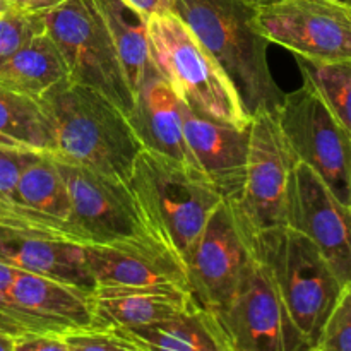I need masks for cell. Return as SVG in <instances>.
<instances>
[{
	"label": "cell",
	"instance_id": "484cf974",
	"mask_svg": "<svg viewBox=\"0 0 351 351\" xmlns=\"http://www.w3.org/2000/svg\"><path fill=\"white\" fill-rule=\"evenodd\" d=\"M315 346L322 351H351V283L345 285Z\"/></svg>",
	"mask_w": 351,
	"mask_h": 351
},
{
	"label": "cell",
	"instance_id": "ffe728a7",
	"mask_svg": "<svg viewBox=\"0 0 351 351\" xmlns=\"http://www.w3.org/2000/svg\"><path fill=\"white\" fill-rule=\"evenodd\" d=\"M117 331L143 351H235L218 317L199 304L167 321Z\"/></svg>",
	"mask_w": 351,
	"mask_h": 351
},
{
	"label": "cell",
	"instance_id": "d4e9b609",
	"mask_svg": "<svg viewBox=\"0 0 351 351\" xmlns=\"http://www.w3.org/2000/svg\"><path fill=\"white\" fill-rule=\"evenodd\" d=\"M43 31V14H31L17 9L0 14V64Z\"/></svg>",
	"mask_w": 351,
	"mask_h": 351
},
{
	"label": "cell",
	"instance_id": "30bf717a",
	"mask_svg": "<svg viewBox=\"0 0 351 351\" xmlns=\"http://www.w3.org/2000/svg\"><path fill=\"white\" fill-rule=\"evenodd\" d=\"M215 315L221 322L235 351H307L312 348L288 314L271 273L256 256L233 297Z\"/></svg>",
	"mask_w": 351,
	"mask_h": 351
},
{
	"label": "cell",
	"instance_id": "d590c367",
	"mask_svg": "<svg viewBox=\"0 0 351 351\" xmlns=\"http://www.w3.org/2000/svg\"><path fill=\"white\" fill-rule=\"evenodd\" d=\"M9 9H12V7H10V3L7 2V0H0V14L7 12Z\"/></svg>",
	"mask_w": 351,
	"mask_h": 351
},
{
	"label": "cell",
	"instance_id": "836d02e7",
	"mask_svg": "<svg viewBox=\"0 0 351 351\" xmlns=\"http://www.w3.org/2000/svg\"><path fill=\"white\" fill-rule=\"evenodd\" d=\"M0 351H14V339L0 335Z\"/></svg>",
	"mask_w": 351,
	"mask_h": 351
},
{
	"label": "cell",
	"instance_id": "6da1fadb",
	"mask_svg": "<svg viewBox=\"0 0 351 351\" xmlns=\"http://www.w3.org/2000/svg\"><path fill=\"white\" fill-rule=\"evenodd\" d=\"M173 14L225 71L250 119L276 115L285 93L271 72V43L257 26V7L247 0H173Z\"/></svg>",
	"mask_w": 351,
	"mask_h": 351
},
{
	"label": "cell",
	"instance_id": "603a6c76",
	"mask_svg": "<svg viewBox=\"0 0 351 351\" xmlns=\"http://www.w3.org/2000/svg\"><path fill=\"white\" fill-rule=\"evenodd\" d=\"M0 134L29 149L51 153L53 132L40 101L0 86Z\"/></svg>",
	"mask_w": 351,
	"mask_h": 351
},
{
	"label": "cell",
	"instance_id": "4316f807",
	"mask_svg": "<svg viewBox=\"0 0 351 351\" xmlns=\"http://www.w3.org/2000/svg\"><path fill=\"white\" fill-rule=\"evenodd\" d=\"M69 351H143L117 329L89 328L65 335Z\"/></svg>",
	"mask_w": 351,
	"mask_h": 351
},
{
	"label": "cell",
	"instance_id": "7402d4cb",
	"mask_svg": "<svg viewBox=\"0 0 351 351\" xmlns=\"http://www.w3.org/2000/svg\"><path fill=\"white\" fill-rule=\"evenodd\" d=\"M96 3L112 34L127 82L136 96L147 77L158 72L151 58L147 17L123 0H96Z\"/></svg>",
	"mask_w": 351,
	"mask_h": 351
},
{
	"label": "cell",
	"instance_id": "f546056e",
	"mask_svg": "<svg viewBox=\"0 0 351 351\" xmlns=\"http://www.w3.org/2000/svg\"><path fill=\"white\" fill-rule=\"evenodd\" d=\"M14 351H69V345L60 335H27L14 339Z\"/></svg>",
	"mask_w": 351,
	"mask_h": 351
},
{
	"label": "cell",
	"instance_id": "4fadbf2b",
	"mask_svg": "<svg viewBox=\"0 0 351 351\" xmlns=\"http://www.w3.org/2000/svg\"><path fill=\"white\" fill-rule=\"evenodd\" d=\"M288 226L312 240L343 285L351 283V208L298 161L290 182Z\"/></svg>",
	"mask_w": 351,
	"mask_h": 351
},
{
	"label": "cell",
	"instance_id": "4dcf8cb0",
	"mask_svg": "<svg viewBox=\"0 0 351 351\" xmlns=\"http://www.w3.org/2000/svg\"><path fill=\"white\" fill-rule=\"evenodd\" d=\"M123 2L146 17L173 12V0H123Z\"/></svg>",
	"mask_w": 351,
	"mask_h": 351
},
{
	"label": "cell",
	"instance_id": "f1b7e54d",
	"mask_svg": "<svg viewBox=\"0 0 351 351\" xmlns=\"http://www.w3.org/2000/svg\"><path fill=\"white\" fill-rule=\"evenodd\" d=\"M16 267L0 264V335L9 336L12 339L23 336L16 314H14L12 297H10V288H12L14 278H16Z\"/></svg>",
	"mask_w": 351,
	"mask_h": 351
},
{
	"label": "cell",
	"instance_id": "83f0119b",
	"mask_svg": "<svg viewBox=\"0 0 351 351\" xmlns=\"http://www.w3.org/2000/svg\"><path fill=\"white\" fill-rule=\"evenodd\" d=\"M40 154L41 151L29 147L0 146V208L9 204L21 173Z\"/></svg>",
	"mask_w": 351,
	"mask_h": 351
},
{
	"label": "cell",
	"instance_id": "e575fe53",
	"mask_svg": "<svg viewBox=\"0 0 351 351\" xmlns=\"http://www.w3.org/2000/svg\"><path fill=\"white\" fill-rule=\"evenodd\" d=\"M0 146H7V147H26L23 146V144L16 143L14 139H10V137L3 136V134H0Z\"/></svg>",
	"mask_w": 351,
	"mask_h": 351
},
{
	"label": "cell",
	"instance_id": "7a4b0ae2",
	"mask_svg": "<svg viewBox=\"0 0 351 351\" xmlns=\"http://www.w3.org/2000/svg\"><path fill=\"white\" fill-rule=\"evenodd\" d=\"M38 101L50 117L51 156L129 182L144 146L129 117L112 99L65 79Z\"/></svg>",
	"mask_w": 351,
	"mask_h": 351
},
{
	"label": "cell",
	"instance_id": "d6a6232c",
	"mask_svg": "<svg viewBox=\"0 0 351 351\" xmlns=\"http://www.w3.org/2000/svg\"><path fill=\"white\" fill-rule=\"evenodd\" d=\"M247 2H250L254 7H257V9H261V7L274 5V3L285 2V0H247ZM336 2H341V3H345V5L351 7V0H336Z\"/></svg>",
	"mask_w": 351,
	"mask_h": 351
},
{
	"label": "cell",
	"instance_id": "5bb4252c",
	"mask_svg": "<svg viewBox=\"0 0 351 351\" xmlns=\"http://www.w3.org/2000/svg\"><path fill=\"white\" fill-rule=\"evenodd\" d=\"M84 252L95 278V291L171 288L191 293L184 261L156 237L112 245H89L84 247Z\"/></svg>",
	"mask_w": 351,
	"mask_h": 351
},
{
	"label": "cell",
	"instance_id": "1f68e13d",
	"mask_svg": "<svg viewBox=\"0 0 351 351\" xmlns=\"http://www.w3.org/2000/svg\"><path fill=\"white\" fill-rule=\"evenodd\" d=\"M10 3L12 9L24 10V12L31 14H45L48 10L55 9L57 5H60L64 0H7Z\"/></svg>",
	"mask_w": 351,
	"mask_h": 351
},
{
	"label": "cell",
	"instance_id": "8fae6325",
	"mask_svg": "<svg viewBox=\"0 0 351 351\" xmlns=\"http://www.w3.org/2000/svg\"><path fill=\"white\" fill-rule=\"evenodd\" d=\"M269 43L311 60L351 58V7L336 0H285L257 9Z\"/></svg>",
	"mask_w": 351,
	"mask_h": 351
},
{
	"label": "cell",
	"instance_id": "2e32d148",
	"mask_svg": "<svg viewBox=\"0 0 351 351\" xmlns=\"http://www.w3.org/2000/svg\"><path fill=\"white\" fill-rule=\"evenodd\" d=\"M184 136L199 170L215 184L221 197L235 202L245 185L250 123L243 129L209 119L180 101Z\"/></svg>",
	"mask_w": 351,
	"mask_h": 351
},
{
	"label": "cell",
	"instance_id": "7c38bea8",
	"mask_svg": "<svg viewBox=\"0 0 351 351\" xmlns=\"http://www.w3.org/2000/svg\"><path fill=\"white\" fill-rule=\"evenodd\" d=\"M252 261L250 239L230 202L223 199L185 261L194 300L206 311L218 314L233 297Z\"/></svg>",
	"mask_w": 351,
	"mask_h": 351
},
{
	"label": "cell",
	"instance_id": "d6986e66",
	"mask_svg": "<svg viewBox=\"0 0 351 351\" xmlns=\"http://www.w3.org/2000/svg\"><path fill=\"white\" fill-rule=\"evenodd\" d=\"M93 317L99 329H136L175 317L197 302L189 291L171 288L96 290Z\"/></svg>",
	"mask_w": 351,
	"mask_h": 351
},
{
	"label": "cell",
	"instance_id": "277c9868",
	"mask_svg": "<svg viewBox=\"0 0 351 351\" xmlns=\"http://www.w3.org/2000/svg\"><path fill=\"white\" fill-rule=\"evenodd\" d=\"M250 243L256 259L273 276L295 326L315 346L345 285L312 240L291 226L259 233Z\"/></svg>",
	"mask_w": 351,
	"mask_h": 351
},
{
	"label": "cell",
	"instance_id": "8d00e7d4",
	"mask_svg": "<svg viewBox=\"0 0 351 351\" xmlns=\"http://www.w3.org/2000/svg\"><path fill=\"white\" fill-rule=\"evenodd\" d=\"M307 351H322V350L319 348V346H312V348H308Z\"/></svg>",
	"mask_w": 351,
	"mask_h": 351
},
{
	"label": "cell",
	"instance_id": "8992f818",
	"mask_svg": "<svg viewBox=\"0 0 351 351\" xmlns=\"http://www.w3.org/2000/svg\"><path fill=\"white\" fill-rule=\"evenodd\" d=\"M43 21L64 58L67 81L96 89L129 115L136 96L96 0H64Z\"/></svg>",
	"mask_w": 351,
	"mask_h": 351
},
{
	"label": "cell",
	"instance_id": "52a82bcc",
	"mask_svg": "<svg viewBox=\"0 0 351 351\" xmlns=\"http://www.w3.org/2000/svg\"><path fill=\"white\" fill-rule=\"evenodd\" d=\"M278 125L298 163L307 165L351 208V136L307 82L285 93Z\"/></svg>",
	"mask_w": 351,
	"mask_h": 351
},
{
	"label": "cell",
	"instance_id": "9a60e30c",
	"mask_svg": "<svg viewBox=\"0 0 351 351\" xmlns=\"http://www.w3.org/2000/svg\"><path fill=\"white\" fill-rule=\"evenodd\" d=\"M0 223L75 243L71 199L50 153H41L24 168L9 204L0 208Z\"/></svg>",
	"mask_w": 351,
	"mask_h": 351
},
{
	"label": "cell",
	"instance_id": "3957f363",
	"mask_svg": "<svg viewBox=\"0 0 351 351\" xmlns=\"http://www.w3.org/2000/svg\"><path fill=\"white\" fill-rule=\"evenodd\" d=\"M149 230L182 261L194 250L223 197L199 168L143 149L129 178Z\"/></svg>",
	"mask_w": 351,
	"mask_h": 351
},
{
	"label": "cell",
	"instance_id": "ba28073f",
	"mask_svg": "<svg viewBox=\"0 0 351 351\" xmlns=\"http://www.w3.org/2000/svg\"><path fill=\"white\" fill-rule=\"evenodd\" d=\"M297 160L291 154L274 113L259 112L250 119L245 185L230 202L250 240L259 233L288 226V199Z\"/></svg>",
	"mask_w": 351,
	"mask_h": 351
},
{
	"label": "cell",
	"instance_id": "e0dca14e",
	"mask_svg": "<svg viewBox=\"0 0 351 351\" xmlns=\"http://www.w3.org/2000/svg\"><path fill=\"white\" fill-rule=\"evenodd\" d=\"M0 264L50 278L93 295L96 283L84 247L0 223Z\"/></svg>",
	"mask_w": 351,
	"mask_h": 351
},
{
	"label": "cell",
	"instance_id": "cb8c5ba5",
	"mask_svg": "<svg viewBox=\"0 0 351 351\" xmlns=\"http://www.w3.org/2000/svg\"><path fill=\"white\" fill-rule=\"evenodd\" d=\"M304 82L315 89L351 136V58L321 62L295 55Z\"/></svg>",
	"mask_w": 351,
	"mask_h": 351
},
{
	"label": "cell",
	"instance_id": "9c48e42d",
	"mask_svg": "<svg viewBox=\"0 0 351 351\" xmlns=\"http://www.w3.org/2000/svg\"><path fill=\"white\" fill-rule=\"evenodd\" d=\"M57 165L71 199L77 245H112L154 237L127 182L58 160Z\"/></svg>",
	"mask_w": 351,
	"mask_h": 351
},
{
	"label": "cell",
	"instance_id": "44dd1931",
	"mask_svg": "<svg viewBox=\"0 0 351 351\" xmlns=\"http://www.w3.org/2000/svg\"><path fill=\"white\" fill-rule=\"evenodd\" d=\"M65 79L64 58L47 31L31 38L0 64V86L36 101Z\"/></svg>",
	"mask_w": 351,
	"mask_h": 351
},
{
	"label": "cell",
	"instance_id": "ac0fdd59",
	"mask_svg": "<svg viewBox=\"0 0 351 351\" xmlns=\"http://www.w3.org/2000/svg\"><path fill=\"white\" fill-rule=\"evenodd\" d=\"M127 117L144 149L197 168L185 143L180 99L160 72L141 86Z\"/></svg>",
	"mask_w": 351,
	"mask_h": 351
},
{
	"label": "cell",
	"instance_id": "5b68a950",
	"mask_svg": "<svg viewBox=\"0 0 351 351\" xmlns=\"http://www.w3.org/2000/svg\"><path fill=\"white\" fill-rule=\"evenodd\" d=\"M147 31L154 67L184 105L240 129L249 125L225 71L173 12L147 17Z\"/></svg>",
	"mask_w": 351,
	"mask_h": 351
}]
</instances>
